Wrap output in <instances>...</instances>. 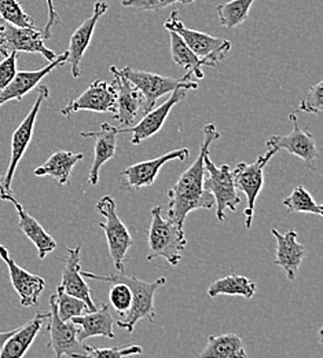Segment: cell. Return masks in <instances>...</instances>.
<instances>
[{
	"mask_svg": "<svg viewBox=\"0 0 323 358\" xmlns=\"http://www.w3.org/2000/svg\"><path fill=\"white\" fill-rule=\"evenodd\" d=\"M204 139L200 145V153L195 162L186 170L168 190V211L167 215L171 221L183 227L186 218L195 210H211L215 207L213 196L204 187L205 166L204 159L209 153V146L220 138L213 123H208L202 129Z\"/></svg>",
	"mask_w": 323,
	"mask_h": 358,
	"instance_id": "obj_1",
	"label": "cell"
},
{
	"mask_svg": "<svg viewBox=\"0 0 323 358\" xmlns=\"http://www.w3.org/2000/svg\"><path fill=\"white\" fill-rule=\"evenodd\" d=\"M83 277L103 281V282H114L121 281L127 284L133 291V306L131 309L124 314L119 315L117 325L128 332H133L135 325L140 320H149L150 322H154L156 320V310H154V295L156 291L163 287L167 282L165 277H160L154 281H144L135 275H126V274H107L100 275L91 271H80Z\"/></svg>",
	"mask_w": 323,
	"mask_h": 358,
	"instance_id": "obj_2",
	"label": "cell"
},
{
	"mask_svg": "<svg viewBox=\"0 0 323 358\" xmlns=\"http://www.w3.org/2000/svg\"><path fill=\"white\" fill-rule=\"evenodd\" d=\"M151 222L149 226V254L147 261L164 258L171 266H176L182 259L186 240L183 227L175 224L161 214V206H156L150 211Z\"/></svg>",
	"mask_w": 323,
	"mask_h": 358,
	"instance_id": "obj_3",
	"label": "cell"
},
{
	"mask_svg": "<svg viewBox=\"0 0 323 358\" xmlns=\"http://www.w3.org/2000/svg\"><path fill=\"white\" fill-rule=\"evenodd\" d=\"M164 28L175 32L185 45L201 59L206 66L215 68L230 52L231 42L223 38H215L208 34L190 29L178 18V10H174L164 22Z\"/></svg>",
	"mask_w": 323,
	"mask_h": 358,
	"instance_id": "obj_4",
	"label": "cell"
},
{
	"mask_svg": "<svg viewBox=\"0 0 323 358\" xmlns=\"http://www.w3.org/2000/svg\"><path fill=\"white\" fill-rule=\"evenodd\" d=\"M95 207L98 213L105 218V221L100 222L99 226L105 231L107 248H109V254L112 257L113 265L119 271H123L126 254L134 244L133 236L127 229V226L117 215V211H116L117 206L112 196L107 194L100 197Z\"/></svg>",
	"mask_w": 323,
	"mask_h": 358,
	"instance_id": "obj_5",
	"label": "cell"
},
{
	"mask_svg": "<svg viewBox=\"0 0 323 358\" xmlns=\"http://www.w3.org/2000/svg\"><path fill=\"white\" fill-rule=\"evenodd\" d=\"M120 73L128 79L143 96V110L147 113L151 109H154V105L157 102V99H160L161 96L174 92L175 90L179 87H183L187 90H197L198 85L191 82L190 78L185 75L181 79L176 78H170V76H161L157 73H151V72H146V71H140L135 69L133 66H126L123 69H119Z\"/></svg>",
	"mask_w": 323,
	"mask_h": 358,
	"instance_id": "obj_6",
	"label": "cell"
},
{
	"mask_svg": "<svg viewBox=\"0 0 323 358\" xmlns=\"http://www.w3.org/2000/svg\"><path fill=\"white\" fill-rule=\"evenodd\" d=\"M276 153L277 150L267 149V152L259 156L257 160H255L253 163H239L238 166H235L234 170H231L235 189L241 190L246 196L248 206L243 213L246 220V229L252 227L256 200L264 186V167L269 164Z\"/></svg>",
	"mask_w": 323,
	"mask_h": 358,
	"instance_id": "obj_7",
	"label": "cell"
},
{
	"mask_svg": "<svg viewBox=\"0 0 323 358\" xmlns=\"http://www.w3.org/2000/svg\"><path fill=\"white\" fill-rule=\"evenodd\" d=\"M38 90H39V94H38V98H36L33 106L31 108L29 113L22 120V123L15 129L13 138H11V157H10L7 173L3 177V182L0 185V194L11 193V185H13L15 170L32 141L36 119H38L39 110L42 108V103L50 96V90L47 86H39Z\"/></svg>",
	"mask_w": 323,
	"mask_h": 358,
	"instance_id": "obj_8",
	"label": "cell"
},
{
	"mask_svg": "<svg viewBox=\"0 0 323 358\" xmlns=\"http://www.w3.org/2000/svg\"><path fill=\"white\" fill-rule=\"evenodd\" d=\"M205 171L208 173V179L204 180V187L213 196L216 206L218 221H226V210L235 211L241 204L239 194L235 189L234 178L229 164L218 167L209 157V153L204 159Z\"/></svg>",
	"mask_w": 323,
	"mask_h": 358,
	"instance_id": "obj_9",
	"label": "cell"
},
{
	"mask_svg": "<svg viewBox=\"0 0 323 358\" xmlns=\"http://www.w3.org/2000/svg\"><path fill=\"white\" fill-rule=\"evenodd\" d=\"M45 35L42 29L21 28L7 22L0 24V54L7 57L11 52H31L40 54L48 62L54 61L58 54L45 45Z\"/></svg>",
	"mask_w": 323,
	"mask_h": 358,
	"instance_id": "obj_10",
	"label": "cell"
},
{
	"mask_svg": "<svg viewBox=\"0 0 323 358\" xmlns=\"http://www.w3.org/2000/svg\"><path fill=\"white\" fill-rule=\"evenodd\" d=\"M289 119L293 123V130L286 135H273L266 142L267 149H274L277 152L283 149L290 155L300 157L308 169L317 170V160L320 157V152L315 139L308 131V127H306L304 130L300 129L294 112L289 115Z\"/></svg>",
	"mask_w": 323,
	"mask_h": 358,
	"instance_id": "obj_11",
	"label": "cell"
},
{
	"mask_svg": "<svg viewBox=\"0 0 323 358\" xmlns=\"http://www.w3.org/2000/svg\"><path fill=\"white\" fill-rule=\"evenodd\" d=\"M50 315H48V331H50V343L48 346L54 350L55 358L62 356L73 357L77 355H86V346L77 339V327L72 321H62L57 310L55 295L50 296L48 301Z\"/></svg>",
	"mask_w": 323,
	"mask_h": 358,
	"instance_id": "obj_12",
	"label": "cell"
},
{
	"mask_svg": "<svg viewBox=\"0 0 323 358\" xmlns=\"http://www.w3.org/2000/svg\"><path fill=\"white\" fill-rule=\"evenodd\" d=\"M190 156V150L187 148H179L164 153L156 159L144 160L137 164H133L120 173L121 187L123 189H142L144 186H150L154 183L160 170L172 160L185 162Z\"/></svg>",
	"mask_w": 323,
	"mask_h": 358,
	"instance_id": "obj_13",
	"label": "cell"
},
{
	"mask_svg": "<svg viewBox=\"0 0 323 358\" xmlns=\"http://www.w3.org/2000/svg\"><path fill=\"white\" fill-rule=\"evenodd\" d=\"M0 258L8 268L11 285L20 296V305L22 308L36 306L46 287L45 278L17 265L3 244H0Z\"/></svg>",
	"mask_w": 323,
	"mask_h": 358,
	"instance_id": "obj_14",
	"label": "cell"
},
{
	"mask_svg": "<svg viewBox=\"0 0 323 358\" xmlns=\"http://www.w3.org/2000/svg\"><path fill=\"white\" fill-rule=\"evenodd\" d=\"M79 110H91L98 113H116V90L105 80L96 79L86 89V91L70 101L61 113L70 117Z\"/></svg>",
	"mask_w": 323,
	"mask_h": 358,
	"instance_id": "obj_15",
	"label": "cell"
},
{
	"mask_svg": "<svg viewBox=\"0 0 323 358\" xmlns=\"http://www.w3.org/2000/svg\"><path fill=\"white\" fill-rule=\"evenodd\" d=\"M110 72L113 73L112 86L116 90V113L114 117L120 123V129L131 127L135 124L140 109H143V96L138 89L126 79L120 71L112 65Z\"/></svg>",
	"mask_w": 323,
	"mask_h": 358,
	"instance_id": "obj_16",
	"label": "cell"
},
{
	"mask_svg": "<svg viewBox=\"0 0 323 358\" xmlns=\"http://www.w3.org/2000/svg\"><path fill=\"white\" fill-rule=\"evenodd\" d=\"M107 10V4L103 0H96L93 3V15L84 20L79 28L72 34L68 47V62L70 64L72 76L75 79L82 76V61L90 45L93 38L95 27L102 15H105Z\"/></svg>",
	"mask_w": 323,
	"mask_h": 358,
	"instance_id": "obj_17",
	"label": "cell"
},
{
	"mask_svg": "<svg viewBox=\"0 0 323 358\" xmlns=\"http://www.w3.org/2000/svg\"><path fill=\"white\" fill-rule=\"evenodd\" d=\"M187 89L179 87L172 92V95L170 96V99H167L163 105H160L156 109H151L150 112H147L138 124H134L131 127H126V129H119L120 134L124 133H131V143L133 145H139L142 141L151 138L153 135L160 133V130L163 129L164 123L167 122V117L170 116L172 108L181 102L186 96Z\"/></svg>",
	"mask_w": 323,
	"mask_h": 358,
	"instance_id": "obj_18",
	"label": "cell"
},
{
	"mask_svg": "<svg viewBox=\"0 0 323 358\" xmlns=\"http://www.w3.org/2000/svg\"><path fill=\"white\" fill-rule=\"evenodd\" d=\"M68 62V51L59 54L54 61L39 71H21L17 72L10 85L0 90V106L10 101H21L28 92L40 86V82L47 78L55 68Z\"/></svg>",
	"mask_w": 323,
	"mask_h": 358,
	"instance_id": "obj_19",
	"label": "cell"
},
{
	"mask_svg": "<svg viewBox=\"0 0 323 358\" xmlns=\"http://www.w3.org/2000/svg\"><path fill=\"white\" fill-rule=\"evenodd\" d=\"M0 200L10 201L14 206L18 214V226L24 231V234L33 243L40 259H45L48 254L55 251L57 241L52 238V236L38 222V220L27 213L24 206L11 193L0 194Z\"/></svg>",
	"mask_w": 323,
	"mask_h": 358,
	"instance_id": "obj_20",
	"label": "cell"
},
{
	"mask_svg": "<svg viewBox=\"0 0 323 358\" xmlns=\"http://www.w3.org/2000/svg\"><path fill=\"white\" fill-rule=\"evenodd\" d=\"M119 129L109 124L102 123L99 131H82L80 135L84 138H93V162L89 176V182L95 186L99 182V173L105 163L114 157L117 152V135Z\"/></svg>",
	"mask_w": 323,
	"mask_h": 358,
	"instance_id": "obj_21",
	"label": "cell"
},
{
	"mask_svg": "<svg viewBox=\"0 0 323 358\" xmlns=\"http://www.w3.org/2000/svg\"><path fill=\"white\" fill-rule=\"evenodd\" d=\"M80 271V247L68 248V258L62 270L61 287L66 294L82 299L89 306L90 312H95L98 306L93 303V292Z\"/></svg>",
	"mask_w": 323,
	"mask_h": 358,
	"instance_id": "obj_22",
	"label": "cell"
},
{
	"mask_svg": "<svg viewBox=\"0 0 323 358\" xmlns=\"http://www.w3.org/2000/svg\"><path fill=\"white\" fill-rule=\"evenodd\" d=\"M271 233L277 240L276 265L283 268L289 281H294L299 268L303 264L306 248L301 243H299L297 233L294 230L280 234L277 229H271Z\"/></svg>",
	"mask_w": 323,
	"mask_h": 358,
	"instance_id": "obj_23",
	"label": "cell"
},
{
	"mask_svg": "<svg viewBox=\"0 0 323 358\" xmlns=\"http://www.w3.org/2000/svg\"><path fill=\"white\" fill-rule=\"evenodd\" d=\"M48 315V312H39L25 325L15 328V331L0 349V358H24L39 335Z\"/></svg>",
	"mask_w": 323,
	"mask_h": 358,
	"instance_id": "obj_24",
	"label": "cell"
},
{
	"mask_svg": "<svg viewBox=\"0 0 323 358\" xmlns=\"http://www.w3.org/2000/svg\"><path fill=\"white\" fill-rule=\"evenodd\" d=\"M70 321L77 327V339L82 343L93 336H103L107 339L116 338L113 331L114 318L107 305H102L95 312L75 317Z\"/></svg>",
	"mask_w": 323,
	"mask_h": 358,
	"instance_id": "obj_25",
	"label": "cell"
},
{
	"mask_svg": "<svg viewBox=\"0 0 323 358\" xmlns=\"http://www.w3.org/2000/svg\"><path fill=\"white\" fill-rule=\"evenodd\" d=\"M84 159L83 153H73L68 150H58L52 153L46 163L35 170L36 177H50L58 185L65 186L69 183L75 166Z\"/></svg>",
	"mask_w": 323,
	"mask_h": 358,
	"instance_id": "obj_26",
	"label": "cell"
},
{
	"mask_svg": "<svg viewBox=\"0 0 323 358\" xmlns=\"http://www.w3.org/2000/svg\"><path fill=\"white\" fill-rule=\"evenodd\" d=\"M195 358H246L242 339L236 334L212 335Z\"/></svg>",
	"mask_w": 323,
	"mask_h": 358,
	"instance_id": "obj_27",
	"label": "cell"
},
{
	"mask_svg": "<svg viewBox=\"0 0 323 358\" xmlns=\"http://www.w3.org/2000/svg\"><path fill=\"white\" fill-rule=\"evenodd\" d=\"M256 294V284L250 278L239 274H229L218 278L208 288V295L211 298H218L220 295L242 296L252 299Z\"/></svg>",
	"mask_w": 323,
	"mask_h": 358,
	"instance_id": "obj_28",
	"label": "cell"
},
{
	"mask_svg": "<svg viewBox=\"0 0 323 358\" xmlns=\"http://www.w3.org/2000/svg\"><path fill=\"white\" fill-rule=\"evenodd\" d=\"M170 42H171V55L174 62L178 66L186 69V75L188 78L194 75L198 79H204V72L201 66L205 65V61L198 58L175 32H170Z\"/></svg>",
	"mask_w": 323,
	"mask_h": 358,
	"instance_id": "obj_29",
	"label": "cell"
},
{
	"mask_svg": "<svg viewBox=\"0 0 323 358\" xmlns=\"http://www.w3.org/2000/svg\"><path fill=\"white\" fill-rule=\"evenodd\" d=\"M253 3L255 0H231L219 4L216 7V11L220 24L229 29L243 24L249 15Z\"/></svg>",
	"mask_w": 323,
	"mask_h": 358,
	"instance_id": "obj_30",
	"label": "cell"
},
{
	"mask_svg": "<svg viewBox=\"0 0 323 358\" xmlns=\"http://www.w3.org/2000/svg\"><path fill=\"white\" fill-rule=\"evenodd\" d=\"M283 206L289 213H300V214H313L322 217L323 206L317 203L311 193L301 185L294 187L290 196L283 199Z\"/></svg>",
	"mask_w": 323,
	"mask_h": 358,
	"instance_id": "obj_31",
	"label": "cell"
},
{
	"mask_svg": "<svg viewBox=\"0 0 323 358\" xmlns=\"http://www.w3.org/2000/svg\"><path fill=\"white\" fill-rule=\"evenodd\" d=\"M55 301H57L58 315L62 321H70L75 317H79V315H83V314L90 312L89 306L82 299L66 294L61 285L57 288Z\"/></svg>",
	"mask_w": 323,
	"mask_h": 358,
	"instance_id": "obj_32",
	"label": "cell"
},
{
	"mask_svg": "<svg viewBox=\"0 0 323 358\" xmlns=\"http://www.w3.org/2000/svg\"><path fill=\"white\" fill-rule=\"evenodd\" d=\"M0 18L11 25L21 28H33V18L24 11L18 0H0Z\"/></svg>",
	"mask_w": 323,
	"mask_h": 358,
	"instance_id": "obj_33",
	"label": "cell"
},
{
	"mask_svg": "<svg viewBox=\"0 0 323 358\" xmlns=\"http://www.w3.org/2000/svg\"><path fill=\"white\" fill-rule=\"evenodd\" d=\"M110 284L112 287L109 291V302L119 315H124L133 306V291L127 284L121 281H114Z\"/></svg>",
	"mask_w": 323,
	"mask_h": 358,
	"instance_id": "obj_34",
	"label": "cell"
},
{
	"mask_svg": "<svg viewBox=\"0 0 323 358\" xmlns=\"http://www.w3.org/2000/svg\"><path fill=\"white\" fill-rule=\"evenodd\" d=\"M86 355H77L70 358H126L142 353V348L138 345H131L127 348H103L98 349L93 346H86Z\"/></svg>",
	"mask_w": 323,
	"mask_h": 358,
	"instance_id": "obj_35",
	"label": "cell"
},
{
	"mask_svg": "<svg viewBox=\"0 0 323 358\" xmlns=\"http://www.w3.org/2000/svg\"><path fill=\"white\" fill-rule=\"evenodd\" d=\"M300 110L307 113H321L323 110V82L317 83L300 101Z\"/></svg>",
	"mask_w": 323,
	"mask_h": 358,
	"instance_id": "obj_36",
	"label": "cell"
},
{
	"mask_svg": "<svg viewBox=\"0 0 323 358\" xmlns=\"http://www.w3.org/2000/svg\"><path fill=\"white\" fill-rule=\"evenodd\" d=\"M194 0H123L121 4L124 7H134L140 11H157L175 3L190 4Z\"/></svg>",
	"mask_w": 323,
	"mask_h": 358,
	"instance_id": "obj_37",
	"label": "cell"
},
{
	"mask_svg": "<svg viewBox=\"0 0 323 358\" xmlns=\"http://www.w3.org/2000/svg\"><path fill=\"white\" fill-rule=\"evenodd\" d=\"M17 59L18 52H11L0 61V90L7 87L17 75Z\"/></svg>",
	"mask_w": 323,
	"mask_h": 358,
	"instance_id": "obj_38",
	"label": "cell"
},
{
	"mask_svg": "<svg viewBox=\"0 0 323 358\" xmlns=\"http://www.w3.org/2000/svg\"><path fill=\"white\" fill-rule=\"evenodd\" d=\"M47 7H48V21H47L46 27L42 29L45 39H51V28L58 25L61 22V18L58 15V13L55 11V6H54V0H46Z\"/></svg>",
	"mask_w": 323,
	"mask_h": 358,
	"instance_id": "obj_39",
	"label": "cell"
},
{
	"mask_svg": "<svg viewBox=\"0 0 323 358\" xmlns=\"http://www.w3.org/2000/svg\"><path fill=\"white\" fill-rule=\"evenodd\" d=\"M15 329H10V331H0V349L3 348V345L6 343V341L11 336V334L14 332Z\"/></svg>",
	"mask_w": 323,
	"mask_h": 358,
	"instance_id": "obj_40",
	"label": "cell"
},
{
	"mask_svg": "<svg viewBox=\"0 0 323 358\" xmlns=\"http://www.w3.org/2000/svg\"><path fill=\"white\" fill-rule=\"evenodd\" d=\"M1 182H3V177L0 176V185H1Z\"/></svg>",
	"mask_w": 323,
	"mask_h": 358,
	"instance_id": "obj_41",
	"label": "cell"
}]
</instances>
